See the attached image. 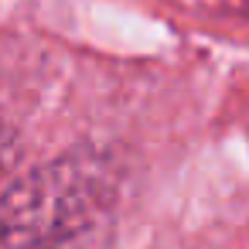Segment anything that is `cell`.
Instances as JSON below:
<instances>
[{
	"instance_id": "1",
	"label": "cell",
	"mask_w": 249,
	"mask_h": 249,
	"mask_svg": "<svg viewBox=\"0 0 249 249\" xmlns=\"http://www.w3.org/2000/svg\"><path fill=\"white\" fill-rule=\"evenodd\" d=\"M106 181L86 167H41L4 198V249H99L109 229Z\"/></svg>"
}]
</instances>
